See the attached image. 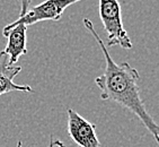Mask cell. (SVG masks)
Here are the masks:
<instances>
[{
    "label": "cell",
    "instance_id": "cell-7",
    "mask_svg": "<svg viewBox=\"0 0 159 147\" xmlns=\"http://www.w3.org/2000/svg\"><path fill=\"white\" fill-rule=\"evenodd\" d=\"M16 147H23V141L19 140L18 143H17V146H16Z\"/></svg>",
    "mask_w": 159,
    "mask_h": 147
},
{
    "label": "cell",
    "instance_id": "cell-1",
    "mask_svg": "<svg viewBox=\"0 0 159 147\" xmlns=\"http://www.w3.org/2000/svg\"><path fill=\"white\" fill-rule=\"evenodd\" d=\"M84 26L92 34L101 48L105 58L104 73L95 78V84L101 89V98L104 101H113L138 116L142 125L152 135L159 145V125L148 112L140 95V74L129 62L116 64L111 57L106 44L95 30L92 21L83 19Z\"/></svg>",
    "mask_w": 159,
    "mask_h": 147
},
{
    "label": "cell",
    "instance_id": "cell-3",
    "mask_svg": "<svg viewBox=\"0 0 159 147\" xmlns=\"http://www.w3.org/2000/svg\"><path fill=\"white\" fill-rule=\"evenodd\" d=\"M99 18L106 32V46L119 45L122 49H131L132 42L123 26L121 6L117 0H98Z\"/></svg>",
    "mask_w": 159,
    "mask_h": 147
},
{
    "label": "cell",
    "instance_id": "cell-6",
    "mask_svg": "<svg viewBox=\"0 0 159 147\" xmlns=\"http://www.w3.org/2000/svg\"><path fill=\"white\" fill-rule=\"evenodd\" d=\"M48 147H67V146L60 139H54L53 136H51V138H50V144Z\"/></svg>",
    "mask_w": 159,
    "mask_h": 147
},
{
    "label": "cell",
    "instance_id": "cell-5",
    "mask_svg": "<svg viewBox=\"0 0 159 147\" xmlns=\"http://www.w3.org/2000/svg\"><path fill=\"white\" fill-rule=\"evenodd\" d=\"M21 71L20 66L12 64L5 51L0 52V96L10 92L33 93L30 85H19L14 83V78Z\"/></svg>",
    "mask_w": 159,
    "mask_h": 147
},
{
    "label": "cell",
    "instance_id": "cell-4",
    "mask_svg": "<svg viewBox=\"0 0 159 147\" xmlns=\"http://www.w3.org/2000/svg\"><path fill=\"white\" fill-rule=\"evenodd\" d=\"M68 134L79 147H101L96 136V125L89 122L76 110L68 107Z\"/></svg>",
    "mask_w": 159,
    "mask_h": 147
},
{
    "label": "cell",
    "instance_id": "cell-2",
    "mask_svg": "<svg viewBox=\"0 0 159 147\" xmlns=\"http://www.w3.org/2000/svg\"><path fill=\"white\" fill-rule=\"evenodd\" d=\"M81 0H45L30 9L31 0H20V12L16 21L8 26L25 25L26 27L45 21H59L64 10Z\"/></svg>",
    "mask_w": 159,
    "mask_h": 147
}]
</instances>
